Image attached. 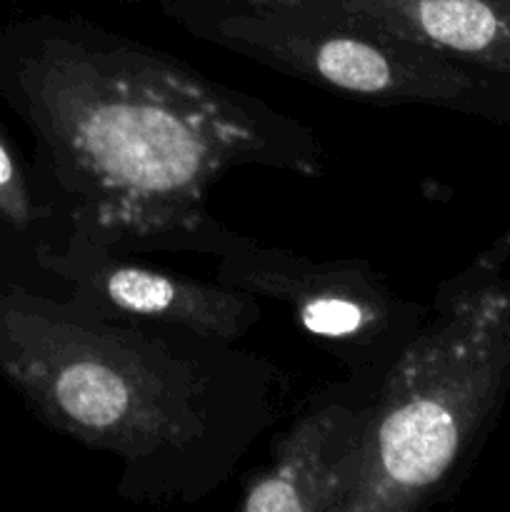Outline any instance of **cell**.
<instances>
[{"instance_id": "obj_1", "label": "cell", "mask_w": 510, "mask_h": 512, "mask_svg": "<svg viewBox=\"0 0 510 512\" xmlns=\"http://www.w3.org/2000/svg\"><path fill=\"white\" fill-rule=\"evenodd\" d=\"M0 98L33 135L68 230L125 253L220 258L243 240L208 205L225 175L325 170L303 120L83 15L0 25Z\"/></svg>"}, {"instance_id": "obj_2", "label": "cell", "mask_w": 510, "mask_h": 512, "mask_svg": "<svg viewBox=\"0 0 510 512\" xmlns=\"http://www.w3.org/2000/svg\"><path fill=\"white\" fill-rule=\"evenodd\" d=\"M0 378L63 438L118 460L115 493L195 505L273 433L288 378L233 340L85 308L0 263Z\"/></svg>"}, {"instance_id": "obj_3", "label": "cell", "mask_w": 510, "mask_h": 512, "mask_svg": "<svg viewBox=\"0 0 510 512\" xmlns=\"http://www.w3.org/2000/svg\"><path fill=\"white\" fill-rule=\"evenodd\" d=\"M510 398V228L435 288L383 375L343 512L450 503Z\"/></svg>"}, {"instance_id": "obj_4", "label": "cell", "mask_w": 510, "mask_h": 512, "mask_svg": "<svg viewBox=\"0 0 510 512\" xmlns=\"http://www.w3.org/2000/svg\"><path fill=\"white\" fill-rule=\"evenodd\" d=\"M195 40L340 98L510 125V85L338 10L293 0H145Z\"/></svg>"}, {"instance_id": "obj_5", "label": "cell", "mask_w": 510, "mask_h": 512, "mask_svg": "<svg viewBox=\"0 0 510 512\" xmlns=\"http://www.w3.org/2000/svg\"><path fill=\"white\" fill-rule=\"evenodd\" d=\"M215 280L283 303L298 328L320 340L345 373H388L428 310L403 298L365 260H318L248 235L220 255Z\"/></svg>"}, {"instance_id": "obj_6", "label": "cell", "mask_w": 510, "mask_h": 512, "mask_svg": "<svg viewBox=\"0 0 510 512\" xmlns=\"http://www.w3.org/2000/svg\"><path fill=\"white\" fill-rule=\"evenodd\" d=\"M383 375L345 373L315 388L243 485L240 512H343L368 448Z\"/></svg>"}, {"instance_id": "obj_7", "label": "cell", "mask_w": 510, "mask_h": 512, "mask_svg": "<svg viewBox=\"0 0 510 512\" xmlns=\"http://www.w3.org/2000/svg\"><path fill=\"white\" fill-rule=\"evenodd\" d=\"M33 273L58 285L85 308L125 318L158 320L240 343L263 320L258 295L173 270L153 268L80 230L45 255Z\"/></svg>"}, {"instance_id": "obj_8", "label": "cell", "mask_w": 510, "mask_h": 512, "mask_svg": "<svg viewBox=\"0 0 510 512\" xmlns=\"http://www.w3.org/2000/svg\"><path fill=\"white\" fill-rule=\"evenodd\" d=\"M353 15L510 85V0H293Z\"/></svg>"}, {"instance_id": "obj_9", "label": "cell", "mask_w": 510, "mask_h": 512, "mask_svg": "<svg viewBox=\"0 0 510 512\" xmlns=\"http://www.w3.org/2000/svg\"><path fill=\"white\" fill-rule=\"evenodd\" d=\"M68 233V218L0 125V263L38 270Z\"/></svg>"}]
</instances>
